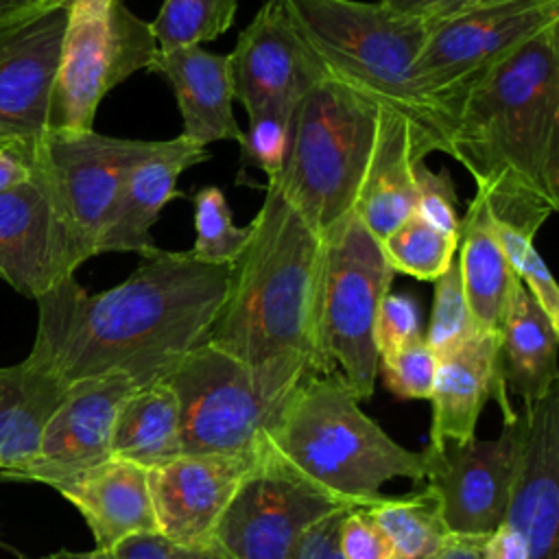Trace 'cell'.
Instances as JSON below:
<instances>
[{
	"mask_svg": "<svg viewBox=\"0 0 559 559\" xmlns=\"http://www.w3.org/2000/svg\"><path fill=\"white\" fill-rule=\"evenodd\" d=\"M349 511V509H347ZM345 511L314 524L295 546L290 559H345L338 548V528Z\"/></svg>",
	"mask_w": 559,
	"mask_h": 559,
	"instance_id": "41",
	"label": "cell"
},
{
	"mask_svg": "<svg viewBox=\"0 0 559 559\" xmlns=\"http://www.w3.org/2000/svg\"><path fill=\"white\" fill-rule=\"evenodd\" d=\"M48 2H52V0H0V22L22 15V13H28V11H35Z\"/></svg>",
	"mask_w": 559,
	"mask_h": 559,
	"instance_id": "46",
	"label": "cell"
},
{
	"mask_svg": "<svg viewBox=\"0 0 559 559\" xmlns=\"http://www.w3.org/2000/svg\"><path fill=\"white\" fill-rule=\"evenodd\" d=\"M140 384L127 373H107L68 386L46 421L33 459L13 480L57 485L111 456V439L122 402Z\"/></svg>",
	"mask_w": 559,
	"mask_h": 559,
	"instance_id": "17",
	"label": "cell"
},
{
	"mask_svg": "<svg viewBox=\"0 0 559 559\" xmlns=\"http://www.w3.org/2000/svg\"><path fill=\"white\" fill-rule=\"evenodd\" d=\"M111 559H234L221 544H175L157 533L135 535L111 550Z\"/></svg>",
	"mask_w": 559,
	"mask_h": 559,
	"instance_id": "39",
	"label": "cell"
},
{
	"mask_svg": "<svg viewBox=\"0 0 559 559\" xmlns=\"http://www.w3.org/2000/svg\"><path fill=\"white\" fill-rule=\"evenodd\" d=\"M66 386L26 358L0 367V478L13 480L33 459L41 430Z\"/></svg>",
	"mask_w": 559,
	"mask_h": 559,
	"instance_id": "27",
	"label": "cell"
},
{
	"mask_svg": "<svg viewBox=\"0 0 559 559\" xmlns=\"http://www.w3.org/2000/svg\"><path fill=\"white\" fill-rule=\"evenodd\" d=\"M87 522L94 548L111 552L135 535L157 533L148 469L109 456L107 461L52 485Z\"/></svg>",
	"mask_w": 559,
	"mask_h": 559,
	"instance_id": "22",
	"label": "cell"
},
{
	"mask_svg": "<svg viewBox=\"0 0 559 559\" xmlns=\"http://www.w3.org/2000/svg\"><path fill=\"white\" fill-rule=\"evenodd\" d=\"M157 140L111 138L90 131H48L35 162L46 173L59 205L87 255L100 234L127 173L155 148Z\"/></svg>",
	"mask_w": 559,
	"mask_h": 559,
	"instance_id": "13",
	"label": "cell"
},
{
	"mask_svg": "<svg viewBox=\"0 0 559 559\" xmlns=\"http://www.w3.org/2000/svg\"><path fill=\"white\" fill-rule=\"evenodd\" d=\"M166 380L179 404L183 454L258 452L293 395L275 391L253 369L207 343L192 349Z\"/></svg>",
	"mask_w": 559,
	"mask_h": 559,
	"instance_id": "9",
	"label": "cell"
},
{
	"mask_svg": "<svg viewBox=\"0 0 559 559\" xmlns=\"http://www.w3.org/2000/svg\"><path fill=\"white\" fill-rule=\"evenodd\" d=\"M450 155L500 223L535 236L559 207V22L467 90L454 114Z\"/></svg>",
	"mask_w": 559,
	"mask_h": 559,
	"instance_id": "2",
	"label": "cell"
},
{
	"mask_svg": "<svg viewBox=\"0 0 559 559\" xmlns=\"http://www.w3.org/2000/svg\"><path fill=\"white\" fill-rule=\"evenodd\" d=\"M41 559H111V552L105 550H87V552H72V550H59L52 555H46Z\"/></svg>",
	"mask_w": 559,
	"mask_h": 559,
	"instance_id": "47",
	"label": "cell"
},
{
	"mask_svg": "<svg viewBox=\"0 0 559 559\" xmlns=\"http://www.w3.org/2000/svg\"><path fill=\"white\" fill-rule=\"evenodd\" d=\"M378 2L397 13L419 17V20L435 24V22L450 20L454 15H461L465 11H472L476 7L498 2V0H378Z\"/></svg>",
	"mask_w": 559,
	"mask_h": 559,
	"instance_id": "42",
	"label": "cell"
},
{
	"mask_svg": "<svg viewBox=\"0 0 559 559\" xmlns=\"http://www.w3.org/2000/svg\"><path fill=\"white\" fill-rule=\"evenodd\" d=\"M157 52L151 22L124 0H72L52 90L50 131H90L100 100Z\"/></svg>",
	"mask_w": 559,
	"mask_h": 559,
	"instance_id": "8",
	"label": "cell"
},
{
	"mask_svg": "<svg viewBox=\"0 0 559 559\" xmlns=\"http://www.w3.org/2000/svg\"><path fill=\"white\" fill-rule=\"evenodd\" d=\"M489 397L500 404L504 421L515 417L502 378L500 334L478 330L454 349L437 356L428 448L474 439L476 421Z\"/></svg>",
	"mask_w": 559,
	"mask_h": 559,
	"instance_id": "20",
	"label": "cell"
},
{
	"mask_svg": "<svg viewBox=\"0 0 559 559\" xmlns=\"http://www.w3.org/2000/svg\"><path fill=\"white\" fill-rule=\"evenodd\" d=\"M367 511L386 537L391 559H437L450 537L428 489L402 498L382 496Z\"/></svg>",
	"mask_w": 559,
	"mask_h": 559,
	"instance_id": "29",
	"label": "cell"
},
{
	"mask_svg": "<svg viewBox=\"0 0 559 559\" xmlns=\"http://www.w3.org/2000/svg\"><path fill=\"white\" fill-rule=\"evenodd\" d=\"M528 559H559V391L518 413V454L507 509Z\"/></svg>",
	"mask_w": 559,
	"mask_h": 559,
	"instance_id": "19",
	"label": "cell"
},
{
	"mask_svg": "<svg viewBox=\"0 0 559 559\" xmlns=\"http://www.w3.org/2000/svg\"><path fill=\"white\" fill-rule=\"evenodd\" d=\"M0 467H2V463H0Z\"/></svg>",
	"mask_w": 559,
	"mask_h": 559,
	"instance_id": "49",
	"label": "cell"
},
{
	"mask_svg": "<svg viewBox=\"0 0 559 559\" xmlns=\"http://www.w3.org/2000/svg\"><path fill=\"white\" fill-rule=\"evenodd\" d=\"M456 247L459 238L432 227L419 214H411L380 240L382 255L393 273H406L428 282H435L452 264Z\"/></svg>",
	"mask_w": 559,
	"mask_h": 559,
	"instance_id": "30",
	"label": "cell"
},
{
	"mask_svg": "<svg viewBox=\"0 0 559 559\" xmlns=\"http://www.w3.org/2000/svg\"><path fill=\"white\" fill-rule=\"evenodd\" d=\"M338 548L345 559H391V548L367 507L343 513L338 528Z\"/></svg>",
	"mask_w": 559,
	"mask_h": 559,
	"instance_id": "40",
	"label": "cell"
},
{
	"mask_svg": "<svg viewBox=\"0 0 559 559\" xmlns=\"http://www.w3.org/2000/svg\"><path fill=\"white\" fill-rule=\"evenodd\" d=\"M229 59L234 100L247 116L262 109L297 111L328 72L293 26L284 0H264L240 31Z\"/></svg>",
	"mask_w": 559,
	"mask_h": 559,
	"instance_id": "16",
	"label": "cell"
},
{
	"mask_svg": "<svg viewBox=\"0 0 559 559\" xmlns=\"http://www.w3.org/2000/svg\"><path fill=\"white\" fill-rule=\"evenodd\" d=\"M284 7L328 76L402 118L421 157L450 155L452 120L415 76L430 22L360 0H284Z\"/></svg>",
	"mask_w": 559,
	"mask_h": 559,
	"instance_id": "4",
	"label": "cell"
},
{
	"mask_svg": "<svg viewBox=\"0 0 559 559\" xmlns=\"http://www.w3.org/2000/svg\"><path fill=\"white\" fill-rule=\"evenodd\" d=\"M421 157L411 127L384 111L378 146L360 186L354 214L380 242L415 214V164Z\"/></svg>",
	"mask_w": 559,
	"mask_h": 559,
	"instance_id": "24",
	"label": "cell"
},
{
	"mask_svg": "<svg viewBox=\"0 0 559 559\" xmlns=\"http://www.w3.org/2000/svg\"><path fill=\"white\" fill-rule=\"evenodd\" d=\"M179 454H183L179 404L168 380L162 378L131 391L116 417L111 456L151 469Z\"/></svg>",
	"mask_w": 559,
	"mask_h": 559,
	"instance_id": "28",
	"label": "cell"
},
{
	"mask_svg": "<svg viewBox=\"0 0 559 559\" xmlns=\"http://www.w3.org/2000/svg\"><path fill=\"white\" fill-rule=\"evenodd\" d=\"M52 2H57V4H63V7H68L72 0H52Z\"/></svg>",
	"mask_w": 559,
	"mask_h": 559,
	"instance_id": "48",
	"label": "cell"
},
{
	"mask_svg": "<svg viewBox=\"0 0 559 559\" xmlns=\"http://www.w3.org/2000/svg\"><path fill=\"white\" fill-rule=\"evenodd\" d=\"M295 114L280 109H262L249 116V127L242 131V166L260 168L269 179L280 175L286 164L293 140Z\"/></svg>",
	"mask_w": 559,
	"mask_h": 559,
	"instance_id": "35",
	"label": "cell"
},
{
	"mask_svg": "<svg viewBox=\"0 0 559 559\" xmlns=\"http://www.w3.org/2000/svg\"><path fill=\"white\" fill-rule=\"evenodd\" d=\"M483 559H528V548L522 535L509 522H502L491 535H487Z\"/></svg>",
	"mask_w": 559,
	"mask_h": 559,
	"instance_id": "43",
	"label": "cell"
},
{
	"mask_svg": "<svg viewBox=\"0 0 559 559\" xmlns=\"http://www.w3.org/2000/svg\"><path fill=\"white\" fill-rule=\"evenodd\" d=\"M491 227L518 280L526 286V290L539 304V308L550 319V323L559 328V288L546 262L533 247L535 236L518 227H511L507 223H500L493 216H491Z\"/></svg>",
	"mask_w": 559,
	"mask_h": 559,
	"instance_id": "34",
	"label": "cell"
},
{
	"mask_svg": "<svg viewBox=\"0 0 559 559\" xmlns=\"http://www.w3.org/2000/svg\"><path fill=\"white\" fill-rule=\"evenodd\" d=\"M323 258L325 234L312 229L269 179L205 343L282 393L325 373L319 354Z\"/></svg>",
	"mask_w": 559,
	"mask_h": 559,
	"instance_id": "3",
	"label": "cell"
},
{
	"mask_svg": "<svg viewBox=\"0 0 559 559\" xmlns=\"http://www.w3.org/2000/svg\"><path fill=\"white\" fill-rule=\"evenodd\" d=\"M68 7L48 2L0 22V146L28 159L50 131Z\"/></svg>",
	"mask_w": 559,
	"mask_h": 559,
	"instance_id": "12",
	"label": "cell"
},
{
	"mask_svg": "<svg viewBox=\"0 0 559 559\" xmlns=\"http://www.w3.org/2000/svg\"><path fill=\"white\" fill-rule=\"evenodd\" d=\"M424 336L421 310L411 295L386 293L378 306L373 321V343L378 360L391 356L400 347Z\"/></svg>",
	"mask_w": 559,
	"mask_h": 559,
	"instance_id": "38",
	"label": "cell"
},
{
	"mask_svg": "<svg viewBox=\"0 0 559 559\" xmlns=\"http://www.w3.org/2000/svg\"><path fill=\"white\" fill-rule=\"evenodd\" d=\"M258 452L179 454L148 469V487L157 535L186 546L214 542L216 524L255 467Z\"/></svg>",
	"mask_w": 559,
	"mask_h": 559,
	"instance_id": "18",
	"label": "cell"
},
{
	"mask_svg": "<svg viewBox=\"0 0 559 559\" xmlns=\"http://www.w3.org/2000/svg\"><path fill=\"white\" fill-rule=\"evenodd\" d=\"M459 271L467 308L476 330L500 334L509 295L518 282L491 227L489 205L483 192L467 201L459 231Z\"/></svg>",
	"mask_w": 559,
	"mask_h": 559,
	"instance_id": "26",
	"label": "cell"
},
{
	"mask_svg": "<svg viewBox=\"0 0 559 559\" xmlns=\"http://www.w3.org/2000/svg\"><path fill=\"white\" fill-rule=\"evenodd\" d=\"M207 159V148L183 135L159 140L155 148L127 173L100 234L96 255L116 251L146 255L157 249L151 227L157 223L164 205L175 197H181L177 188L181 173Z\"/></svg>",
	"mask_w": 559,
	"mask_h": 559,
	"instance_id": "21",
	"label": "cell"
},
{
	"mask_svg": "<svg viewBox=\"0 0 559 559\" xmlns=\"http://www.w3.org/2000/svg\"><path fill=\"white\" fill-rule=\"evenodd\" d=\"M238 0H164L151 22L159 50L201 46L234 24Z\"/></svg>",
	"mask_w": 559,
	"mask_h": 559,
	"instance_id": "31",
	"label": "cell"
},
{
	"mask_svg": "<svg viewBox=\"0 0 559 559\" xmlns=\"http://www.w3.org/2000/svg\"><path fill=\"white\" fill-rule=\"evenodd\" d=\"M194 245L190 253L210 264H234L249 240V225L238 227L221 188L207 186L194 194Z\"/></svg>",
	"mask_w": 559,
	"mask_h": 559,
	"instance_id": "32",
	"label": "cell"
},
{
	"mask_svg": "<svg viewBox=\"0 0 559 559\" xmlns=\"http://www.w3.org/2000/svg\"><path fill=\"white\" fill-rule=\"evenodd\" d=\"M231 264L190 251L153 249L120 284L87 293L74 277L37 297V334L28 362L66 389L107 373L140 386L205 345L223 306Z\"/></svg>",
	"mask_w": 559,
	"mask_h": 559,
	"instance_id": "1",
	"label": "cell"
},
{
	"mask_svg": "<svg viewBox=\"0 0 559 559\" xmlns=\"http://www.w3.org/2000/svg\"><path fill=\"white\" fill-rule=\"evenodd\" d=\"M559 328L550 323L526 286L518 280L500 323V354L504 386L524 406L557 389Z\"/></svg>",
	"mask_w": 559,
	"mask_h": 559,
	"instance_id": "25",
	"label": "cell"
},
{
	"mask_svg": "<svg viewBox=\"0 0 559 559\" xmlns=\"http://www.w3.org/2000/svg\"><path fill=\"white\" fill-rule=\"evenodd\" d=\"M557 22L559 0H498L435 22L415 63L417 83L454 124L467 90L509 52Z\"/></svg>",
	"mask_w": 559,
	"mask_h": 559,
	"instance_id": "10",
	"label": "cell"
},
{
	"mask_svg": "<svg viewBox=\"0 0 559 559\" xmlns=\"http://www.w3.org/2000/svg\"><path fill=\"white\" fill-rule=\"evenodd\" d=\"M518 454V413L496 439L424 448L426 489L450 535L487 537L507 518Z\"/></svg>",
	"mask_w": 559,
	"mask_h": 559,
	"instance_id": "14",
	"label": "cell"
},
{
	"mask_svg": "<svg viewBox=\"0 0 559 559\" xmlns=\"http://www.w3.org/2000/svg\"><path fill=\"white\" fill-rule=\"evenodd\" d=\"M384 386L402 400H430L437 354L428 347L426 338H417L386 358L378 360Z\"/></svg>",
	"mask_w": 559,
	"mask_h": 559,
	"instance_id": "36",
	"label": "cell"
},
{
	"mask_svg": "<svg viewBox=\"0 0 559 559\" xmlns=\"http://www.w3.org/2000/svg\"><path fill=\"white\" fill-rule=\"evenodd\" d=\"M338 371L308 376L293 391L264 448L334 496L373 504L393 478L424 480L421 452L395 443Z\"/></svg>",
	"mask_w": 559,
	"mask_h": 559,
	"instance_id": "5",
	"label": "cell"
},
{
	"mask_svg": "<svg viewBox=\"0 0 559 559\" xmlns=\"http://www.w3.org/2000/svg\"><path fill=\"white\" fill-rule=\"evenodd\" d=\"M148 72L164 76L170 85L181 120V135L199 146L218 140L240 144L242 131L234 118V85L227 55L203 46H175L155 52Z\"/></svg>",
	"mask_w": 559,
	"mask_h": 559,
	"instance_id": "23",
	"label": "cell"
},
{
	"mask_svg": "<svg viewBox=\"0 0 559 559\" xmlns=\"http://www.w3.org/2000/svg\"><path fill=\"white\" fill-rule=\"evenodd\" d=\"M33 168H35L33 159H28L11 148L0 146V192L13 190L20 183H24L26 179H31Z\"/></svg>",
	"mask_w": 559,
	"mask_h": 559,
	"instance_id": "44",
	"label": "cell"
},
{
	"mask_svg": "<svg viewBox=\"0 0 559 559\" xmlns=\"http://www.w3.org/2000/svg\"><path fill=\"white\" fill-rule=\"evenodd\" d=\"M456 188L450 170H430L426 159L415 164V214L448 236L459 238L461 216L456 212Z\"/></svg>",
	"mask_w": 559,
	"mask_h": 559,
	"instance_id": "37",
	"label": "cell"
},
{
	"mask_svg": "<svg viewBox=\"0 0 559 559\" xmlns=\"http://www.w3.org/2000/svg\"><path fill=\"white\" fill-rule=\"evenodd\" d=\"M33 164L31 179L0 192V280L37 299L74 277L90 255L35 157Z\"/></svg>",
	"mask_w": 559,
	"mask_h": 559,
	"instance_id": "15",
	"label": "cell"
},
{
	"mask_svg": "<svg viewBox=\"0 0 559 559\" xmlns=\"http://www.w3.org/2000/svg\"><path fill=\"white\" fill-rule=\"evenodd\" d=\"M393 275L380 242L354 212L325 234L319 354L325 373L338 371L358 400L371 397L376 386L373 321Z\"/></svg>",
	"mask_w": 559,
	"mask_h": 559,
	"instance_id": "7",
	"label": "cell"
},
{
	"mask_svg": "<svg viewBox=\"0 0 559 559\" xmlns=\"http://www.w3.org/2000/svg\"><path fill=\"white\" fill-rule=\"evenodd\" d=\"M356 507L369 504L330 493L262 445L255 467L225 507L214 542L234 559H290L314 524Z\"/></svg>",
	"mask_w": 559,
	"mask_h": 559,
	"instance_id": "11",
	"label": "cell"
},
{
	"mask_svg": "<svg viewBox=\"0 0 559 559\" xmlns=\"http://www.w3.org/2000/svg\"><path fill=\"white\" fill-rule=\"evenodd\" d=\"M384 109L325 76L297 105L284 168L271 177L319 234L347 218L373 159Z\"/></svg>",
	"mask_w": 559,
	"mask_h": 559,
	"instance_id": "6",
	"label": "cell"
},
{
	"mask_svg": "<svg viewBox=\"0 0 559 559\" xmlns=\"http://www.w3.org/2000/svg\"><path fill=\"white\" fill-rule=\"evenodd\" d=\"M485 539L487 537L450 535L437 559H483Z\"/></svg>",
	"mask_w": 559,
	"mask_h": 559,
	"instance_id": "45",
	"label": "cell"
},
{
	"mask_svg": "<svg viewBox=\"0 0 559 559\" xmlns=\"http://www.w3.org/2000/svg\"><path fill=\"white\" fill-rule=\"evenodd\" d=\"M476 330L456 258L452 264L435 280V297H432V310H430V323L424 334L428 347L441 356L456 345H461L465 338H469Z\"/></svg>",
	"mask_w": 559,
	"mask_h": 559,
	"instance_id": "33",
	"label": "cell"
}]
</instances>
